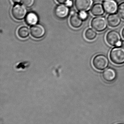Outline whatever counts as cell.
I'll return each instance as SVG.
<instances>
[{
	"label": "cell",
	"instance_id": "44dd1931",
	"mask_svg": "<svg viewBox=\"0 0 124 124\" xmlns=\"http://www.w3.org/2000/svg\"><path fill=\"white\" fill-rule=\"evenodd\" d=\"M66 5L68 7H71V6L73 5V1H72L71 0H69L67 2Z\"/></svg>",
	"mask_w": 124,
	"mask_h": 124
},
{
	"label": "cell",
	"instance_id": "e0dca14e",
	"mask_svg": "<svg viewBox=\"0 0 124 124\" xmlns=\"http://www.w3.org/2000/svg\"><path fill=\"white\" fill-rule=\"evenodd\" d=\"M118 12L119 15L124 20V1L122 2L118 6Z\"/></svg>",
	"mask_w": 124,
	"mask_h": 124
},
{
	"label": "cell",
	"instance_id": "9a60e30c",
	"mask_svg": "<svg viewBox=\"0 0 124 124\" xmlns=\"http://www.w3.org/2000/svg\"><path fill=\"white\" fill-rule=\"evenodd\" d=\"M97 33L96 31L92 29L89 28L86 30L84 33L85 38L89 40H93L95 39L97 36Z\"/></svg>",
	"mask_w": 124,
	"mask_h": 124
},
{
	"label": "cell",
	"instance_id": "6da1fadb",
	"mask_svg": "<svg viewBox=\"0 0 124 124\" xmlns=\"http://www.w3.org/2000/svg\"><path fill=\"white\" fill-rule=\"evenodd\" d=\"M110 57L111 62L114 64H124V48L119 46L112 49L110 52Z\"/></svg>",
	"mask_w": 124,
	"mask_h": 124
},
{
	"label": "cell",
	"instance_id": "52a82bcc",
	"mask_svg": "<svg viewBox=\"0 0 124 124\" xmlns=\"http://www.w3.org/2000/svg\"><path fill=\"white\" fill-rule=\"evenodd\" d=\"M102 4L105 12L107 14H115L118 11V5L116 0H104Z\"/></svg>",
	"mask_w": 124,
	"mask_h": 124
},
{
	"label": "cell",
	"instance_id": "277c9868",
	"mask_svg": "<svg viewBox=\"0 0 124 124\" xmlns=\"http://www.w3.org/2000/svg\"><path fill=\"white\" fill-rule=\"evenodd\" d=\"M107 21L106 18L102 16H98L94 17L91 22L92 27L98 32H103L107 27Z\"/></svg>",
	"mask_w": 124,
	"mask_h": 124
},
{
	"label": "cell",
	"instance_id": "3957f363",
	"mask_svg": "<svg viewBox=\"0 0 124 124\" xmlns=\"http://www.w3.org/2000/svg\"><path fill=\"white\" fill-rule=\"evenodd\" d=\"M106 39L107 43L110 46L116 47L121 46V37L120 33L116 31H110L107 33Z\"/></svg>",
	"mask_w": 124,
	"mask_h": 124
},
{
	"label": "cell",
	"instance_id": "7a4b0ae2",
	"mask_svg": "<svg viewBox=\"0 0 124 124\" xmlns=\"http://www.w3.org/2000/svg\"><path fill=\"white\" fill-rule=\"evenodd\" d=\"M92 63L95 68L99 70H103L107 68L109 65V60L104 54H99L94 57Z\"/></svg>",
	"mask_w": 124,
	"mask_h": 124
},
{
	"label": "cell",
	"instance_id": "4fadbf2b",
	"mask_svg": "<svg viewBox=\"0 0 124 124\" xmlns=\"http://www.w3.org/2000/svg\"><path fill=\"white\" fill-rule=\"evenodd\" d=\"M91 12L92 15L96 16L103 15L105 11L103 4L100 3H97L94 4L91 9Z\"/></svg>",
	"mask_w": 124,
	"mask_h": 124
},
{
	"label": "cell",
	"instance_id": "ac0fdd59",
	"mask_svg": "<svg viewBox=\"0 0 124 124\" xmlns=\"http://www.w3.org/2000/svg\"><path fill=\"white\" fill-rule=\"evenodd\" d=\"M35 0H23L22 3L24 6L27 8L32 7L35 3Z\"/></svg>",
	"mask_w": 124,
	"mask_h": 124
},
{
	"label": "cell",
	"instance_id": "603a6c76",
	"mask_svg": "<svg viewBox=\"0 0 124 124\" xmlns=\"http://www.w3.org/2000/svg\"><path fill=\"white\" fill-rule=\"evenodd\" d=\"M121 46L124 48V40L122 41Z\"/></svg>",
	"mask_w": 124,
	"mask_h": 124
},
{
	"label": "cell",
	"instance_id": "cb8c5ba5",
	"mask_svg": "<svg viewBox=\"0 0 124 124\" xmlns=\"http://www.w3.org/2000/svg\"><path fill=\"white\" fill-rule=\"evenodd\" d=\"M122 37L124 39V29H123L122 31Z\"/></svg>",
	"mask_w": 124,
	"mask_h": 124
},
{
	"label": "cell",
	"instance_id": "ffe728a7",
	"mask_svg": "<svg viewBox=\"0 0 124 124\" xmlns=\"http://www.w3.org/2000/svg\"><path fill=\"white\" fill-rule=\"evenodd\" d=\"M69 0H56L58 3L60 4H66L67 2Z\"/></svg>",
	"mask_w": 124,
	"mask_h": 124
},
{
	"label": "cell",
	"instance_id": "8992f818",
	"mask_svg": "<svg viewBox=\"0 0 124 124\" xmlns=\"http://www.w3.org/2000/svg\"><path fill=\"white\" fill-rule=\"evenodd\" d=\"M94 0H75L76 8L79 12H87L91 9Z\"/></svg>",
	"mask_w": 124,
	"mask_h": 124
},
{
	"label": "cell",
	"instance_id": "5bb4252c",
	"mask_svg": "<svg viewBox=\"0 0 124 124\" xmlns=\"http://www.w3.org/2000/svg\"><path fill=\"white\" fill-rule=\"evenodd\" d=\"M25 21L26 23L29 25H35L38 22V17L35 13L30 12L26 15Z\"/></svg>",
	"mask_w": 124,
	"mask_h": 124
},
{
	"label": "cell",
	"instance_id": "d6986e66",
	"mask_svg": "<svg viewBox=\"0 0 124 124\" xmlns=\"http://www.w3.org/2000/svg\"><path fill=\"white\" fill-rule=\"evenodd\" d=\"M79 16L83 21H86L89 18V14L87 12L81 11L79 13Z\"/></svg>",
	"mask_w": 124,
	"mask_h": 124
},
{
	"label": "cell",
	"instance_id": "ba28073f",
	"mask_svg": "<svg viewBox=\"0 0 124 124\" xmlns=\"http://www.w3.org/2000/svg\"><path fill=\"white\" fill-rule=\"evenodd\" d=\"M70 12L68 6L64 4L58 5L55 9L54 14L57 18L63 19L66 18Z\"/></svg>",
	"mask_w": 124,
	"mask_h": 124
},
{
	"label": "cell",
	"instance_id": "7402d4cb",
	"mask_svg": "<svg viewBox=\"0 0 124 124\" xmlns=\"http://www.w3.org/2000/svg\"><path fill=\"white\" fill-rule=\"evenodd\" d=\"M11 0L14 3H20L22 0Z\"/></svg>",
	"mask_w": 124,
	"mask_h": 124
},
{
	"label": "cell",
	"instance_id": "8fae6325",
	"mask_svg": "<svg viewBox=\"0 0 124 124\" xmlns=\"http://www.w3.org/2000/svg\"><path fill=\"white\" fill-rule=\"evenodd\" d=\"M108 24L110 27L115 28L118 26L121 22V17L117 14H110L107 17Z\"/></svg>",
	"mask_w": 124,
	"mask_h": 124
},
{
	"label": "cell",
	"instance_id": "9c48e42d",
	"mask_svg": "<svg viewBox=\"0 0 124 124\" xmlns=\"http://www.w3.org/2000/svg\"><path fill=\"white\" fill-rule=\"evenodd\" d=\"M102 76L106 81L112 82L116 80L117 77V73L116 70L113 68H107L103 72Z\"/></svg>",
	"mask_w": 124,
	"mask_h": 124
},
{
	"label": "cell",
	"instance_id": "30bf717a",
	"mask_svg": "<svg viewBox=\"0 0 124 124\" xmlns=\"http://www.w3.org/2000/svg\"><path fill=\"white\" fill-rule=\"evenodd\" d=\"M31 34L33 38L39 39L42 38L46 32L45 28L41 25H33L30 28Z\"/></svg>",
	"mask_w": 124,
	"mask_h": 124
},
{
	"label": "cell",
	"instance_id": "d4e9b609",
	"mask_svg": "<svg viewBox=\"0 0 124 124\" xmlns=\"http://www.w3.org/2000/svg\"></svg>",
	"mask_w": 124,
	"mask_h": 124
},
{
	"label": "cell",
	"instance_id": "5b68a950",
	"mask_svg": "<svg viewBox=\"0 0 124 124\" xmlns=\"http://www.w3.org/2000/svg\"><path fill=\"white\" fill-rule=\"evenodd\" d=\"M27 13L25 7L19 4H15L12 8V15L17 20L23 19L26 16Z\"/></svg>",
	"mask_w": 124,
	"mask_h": 124
},
{
	"label": "cell",
	"instance_id": "2e32d148",
	"mask_svg": "<svg viewBox=\"0 0 124 124\" xmlns=\"http://www.w3.org/2000/svg\"><path fill=\"white\" fill-rule=\"evenodd\" d=\"M17 33L18 36L21 38H25L29 35V29L27 27L23 26L19 28Z\"/></svg>",
	"mask_w": 124,
	"mask_h": 124
},
{
	"label": "cell",
	"instance_id": "7c38bea8",
	"mask_svg": "<svg viewBox=\"0 0 124 124\" xmlns=\"http://www.w3.org/2000/svg\"><path fill=\"white\" fill-rule=\"evenodd\" d=\"M83 20L79 16V13L74 12L72 14L70 19V24L74 28H79L82 25Z\"/></svg>",
	"mask_w": 124,
	"mask_h": 124
}]
</instances>
